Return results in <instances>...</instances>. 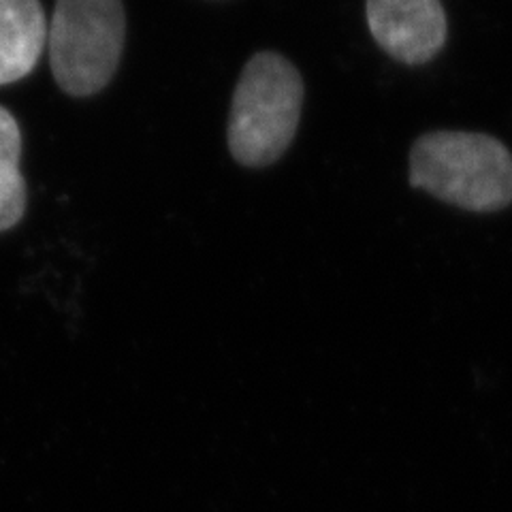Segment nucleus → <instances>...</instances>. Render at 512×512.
I'll return each mask as SVG.
<instances>
[{
  "label": "nucleus",
  "instance_id": "obj_6",
  "mask_svg": "<svg viewBox=\"0 0 512 512\" xmlns=\"http://www.w3.org/2000/svg\"><path fill=\"white\" fill-rule=\"evenodd\" d=\"M22 131L9 109L0 105V233L13 229L28 203L26 180L20 171Z\"/></svg>",
  "mask_w": 512,
  "mask_h": 512
},
{
  "label": "nucleus",
  "instance_id": "obj_2",
  "mask_svg": "<svg viewBox=\"0 0 512 512\" xmlns=\"http://www.w3.org/2000/svg\"><path fill=\"white\" fill-rule=\"evenodd\" d=\"M303 79L278 52L254 54L233 92L229 150L239 165H274L295 139L303 109Z\"/></svg>",
  "mask_w": 512,
  "mask_h": 512
},
{
  "label": "nucleus",
  "instance_id": "obj_4",
  "mask_svg": "<svg viewBox=\"0 0 512 512\" xmlns=\"http://www.w3.org/2000/svg\"><path fill=\"white\" fill-rule=\"evenodd\" d=\"M367 26L393 60L425 64L446 43V13L440 0H367Z\"/></svg>",
  "mask_w": 512,
  "mask_h": 512
},
{
  "label": "nucleus",
  "instance_id": "obj_5",
  "mask_svg": "<svg viewBox=\"0 0 512 512\" xmlns=\"http://www.w3.org/2000/svg\"><path fill=\"white\" fill-rule=\"evenodd\" d=\"M47 26L41 0H0V86L20 82L37 67Z\"/></svg>",
  "mask_w": 512,
  "mask_h": 512
},
{
  "label": "nucleus",
  "instance_id": "obj_3",
  "mask_svg": "<svg viewBox=\"0 0 512 512\" xmlns=\"http://www.w3.org/2000/svg\"><path fill=\"white\" fill-rule=\"evenodd\" d=\"M124 39L122 0H56L47 50L58 88L75 99L105 90L120 67Z\"/></svg>",
  "mask_w": 512,
  "mask_h": 512
},
{
  "label": "nucleus",
  "instance_id": "obj_1",
  "mask_svg": "<svg viewBox=\"0 0 512 512\" xmlns=\"http://www.w3.org/2000/svg\"><path fill=\"white\" fill-rule=\"evenodd\" d=\"M410 184L468 212H498L512 203V154L480 133L436 131L414 141Z\"/></svg>",
  "mask_w": 512,
  "mask_h": 512
}]
</instances>
